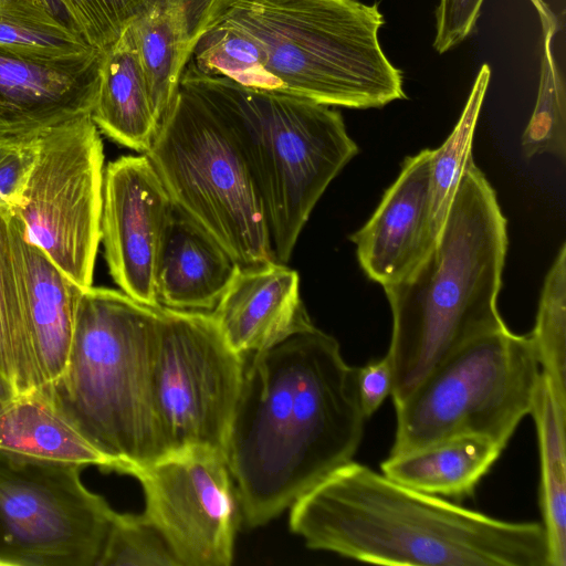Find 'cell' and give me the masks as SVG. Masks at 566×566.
<instances>
[{"mask_svg": "<svg viewBox=\"0 0 566 566\" xmlns=\"http://www.w3.org/2000/svg\"><path fill=\"white\" fill-rule=\"evenodd\" d=\"M357 368L313 324L244 356L224 458L242 522L262 526L353 461L364 437Z\"/></svg>", "mask_w": 566, "mask_h": 566, "instance_id": "6da1fadb", "label": "cell"}, {"mask_svg": "<svg viewBox=\"0 0 566 566\" xmlns=\"http://www.w3.org/2000/svg\"><path fill=\"white\" fill-rule=\"evenodd\" d=\"M378 3L224 0L186 66L241 86L348 108L406 98L386 56Z\"/></svg>", "mask_w": 566, "mask_h": 566, "instance_id": "7a4b0ae2", "label": "cell"}, {"mask_svg": "<svg viewBox=\"0 0 566 566\" xmlns=\"http://www.w3.org/2000/svg\"><path fill=\"white\" fill-rule=\"evenodd\" d=\"M308 548L379 565L551 566L543 524L502 521L350 461L291 506Z\"/></svg>", "mask_w": 566, "mask_h": 566, "instance_id": "3957f363", "label": "cell"}, {"mask_svg": "<svg viewBox=\"0 0 566 566\" xmlns=\"http://www.w3.org/2000/svg\"><path fill=\"white\" fill-rule=\"evenodd\" d=\"M507 250L496 193L470 159L436 244L405 279L384 287L392 315L394 403L470 340L506 328L497 295Z\"/></svg>", "mask_w": 566, "mask_h": 566, "instance_id": "277c9868", "label": "cell"}, {"mask_svg": "<svg viewBox=\"0 0 566 566\" xmlns=\"http://www.w3.org/2000/svg\"><path fill=\"white\" fill-rule=\"evenodd\" d=\"M158 327L159 307L82 291L65 366L40 389L124 474L167 454L154 392Z\"/></svg>", "mask_w": 566, "mask_h": 566, "instance_id": "5b68a950", "label": "cell"}, {"mask_svg": "<svg viewBox=\"0 0 566 566\" xmlns=\"http://www.w3.org/2000/svg\"><path fill=\"white\" fill-rule=\"evenodd\" d=\"M180 84L209 101L228 125L259 189L275 259L286 263L315 205L358 153L342 114L186 70Z\"/></svg>", "mask_w": 566, "mask_h": 566, "instance_id": "8992f818", "label": "cell"}, {"mask_svg": "<svg viewBox=\"0 0 566 566\" xmlns=\"http://www.w3.org/2000/svg\"><path fill=\"white\" fill-rule=\"evenodd\" d=\"M145 155L175 209L240 268L276 261L251 170L224 119L202 95L180 84Z\"/></svg>", "mask_w": 566, "mask_h": 566, "instance_id": "52a82bcc", "label": "cell"}, {"mask_svg": "<svg viewBox=\"0 0 566 566\" xmlns=\"http://www.w3.org/2000/svg\"><path fill=\"white\" fill-rule=\"evenodd\" d=\"M541 377L530 334L481 335L434 368L396 408L389 455L458 436H484L504 449L531 415Z\"/></svg>", "mask_w": 566, "mask_h": 566, "instance_id": "ba28073f", "label": "cell"}, {"mask_svg": "<svg viewBox=\"0 0 566 566\" xmlns=\"http://www.w3.org/2000/svg\"><path fill=\"white\" fill-rule=\"evenodd\" d=\"M83 468L0 449V566H97L116 512Z\"/></svg>", "mask_w": 566, "mask_h": 566, "instance_id": "9c48e42d", "label": "cell"}, {"mask_svg": "<svg viewBox=\"0 0 566 566\" xmlns=\"http://www.w3.org/2000/svg\"><path fill=\"white\" fill-rule=\"evenodd\" d=\"M104 148L91 114L41 133L34 166L14 212L27 238L82 290L92 286L101 242Z\"/></svg>", "mask_w": 566, "mask_h": 566, "instance_id": "30bf717a", "label": "cell"}, {"mask_svg": "<svg viewBox=\"0 0 566 566\" xmlns=\"http://www.w3.org/2000/svg\"><path fill=\"white\" fill-rule=\"evenodd\" d=\"M243 370L210 312L159 307L154 392L167 454L224 452Z\"/></svg>", "mask_w": 566, "mask_h": 566, "instance_id": "8fae6325", "label": "cell"}, {"mask_svg": "<svg viewBox=\"0 0 566 566\" xmlns=\"http://www.w3.org/2000/svg\"><path fill=\"white\" fill-rule=\"evenodd\" d=\"M130 475L142 484L144 514L163 533L180 566L232 564L242 512L222 452H170Z\"/></svg>", "mask_w": 566, "mask_h": 566, "instance_id": "7c38bea8", "label": "cell"}, {"mask_svg": "<svg viewBox=\"0 0 566 566\" xmlns=\"http://www.w3.org/2000/svg\"><path fill=\"white\" fill-rule=\"evenodd\" d=\"M174 205L145 154L104 169L101 241L109 274L135 301L160 307L156 275Z\"/></svg>", "mask_w": 566, "mask_h": 566, "instance_id": "4fadbf2b", "label": "cell"}, {"mask_svg": "<svg viewBox=\"0 0 566 566\" xmlns=\"http://www.w3.org/2000/svg\"><path fill=\"white\" fill-rule=\"evenodd\" d=\"M103 53L65 61L25 57L0 48V134L35 135L91 114Z\"/></svg>", "mask_w": 566, "mask_h": 566, "instance_id": "5bb4252c", "label": "cell"}, {"mask_svg": "<svg viewBox=\"0 0 566 566\" xmlns=\"http://www.w3.org/2000/svg\"><path fill=\"white\" fill-rule=\"evenodd\" d=\"M432 149L407 157L369 220L349 239L366 275L382 287L409 275L436 244L430 223Z\"/></svg>", "mask_w": 566, "mask_h": 566, "instance_id": "9a60e30c", "label": "cell"}, {"mask_svg": "<svg viewBox=\"0 0 566 566\" xmlns=\"http://www.w3.org/2000/svg\"><path fill=\"white\" fill-rule=\"evenodd\" d=\"M210 313L242 356L313 324L301 300L298 273L279 261L240 268Z\"/></svg>", "mask_w": 566, "mask_h": 566, "instance_id": "2e32d148", "label": "cell"}, {"mask_svg": "<svg viewBox=\"0 0 566 566\" xmlns=\"http://www.w3.org/2000/svg\"><path fill=\"white\" fill-rule=\"evenodd\" d=\"M13 234L27 296V323L36 390L62 373L73 335L82 290L25 235V227L12 211Z\"/></svg>", "mask_w": 566, "mask_h": 566, "instance_id": "e0dca14e", "label": "cell"}, {"mask_svg": "<svg viewBox=\"0 0 566 566\" xmlns=\"http://www.w3.org/2000/svg\"><path fill=\"white\" fill-rule=\"evenodd\" d=\"M224 0H149L129 25L160 125L201 34Z\"/></svg>", "mask_w": 566, "mask_h": 566, "instance_id": "ac0fdd59", "label": "cell"}, {"mask_svg": "<svg viewBox=\"0 0 566 566\" xmlns=\"http://www.w3.org/2000/svg\"><path fill=\"white\" fill-rule=\"evenodd\" d=\"M239 269L213 238L175 209L157 266L158 303L212 312Z\"/></svg>", "mask_w": 566, "mask_h": 566, "instance_id": "d6986e66", "label": "cell"}, {"mask_svg": "<svg viewBox=\"0 0 566 566\" xmlns=\"http://www.w3.org/2000/svg\"><path fill=\"white\" fill-rule=\"evenodd\" d=\"M91 118L113 142L145 154L159 124L155 117L144 69L128 29L103 53L99 84Z\"/></svg>", "mask_w": 566, "mask_h": 566, "instance_id": "ffe728a7", "label": "cell"}, {"mask_svg": "<svg viewBox=\"0 0 566 566\" xmlns=\"http://www.w3.org/2000/svg\"><path fill=\"white\" fill-rule=\"evenodd\" d=\"M0 449L120 473L119 465L94 447L41 390L11 395L0 402Z\"/></svg>", "mask_w": 566, "mask_h": 566, "instance_id": "44dd1931", "label": "cell"}, {"mask_svg": "<svg viewBox=\"0 0 566 566\" xmlns=\"http://www.w3.org/2000/svg\"><path fill=\"white\" fill-rule=\"evenodd\" d=\"M503 450L484 436H458L389 455L380 468L387 478L416 491L462 500L474 494Z\"/></svg>", "mask_w": 566, "mask_h": 566, "instance_id": "7402d4cb", "label": "cell"}, {"mask_svg": "<svg viewBox=\"0 0 566 566\" xmlns=\"http://www.w3.org/2000/svg\"><path fill=\"white\" fill-rule=\"evenodd\" d=\"M531 416L534 419L539 459V505L551 566L566 565V406L562 405L541 374Z\"/></svg>", "mask_w": 566, "mask_h": 566, "instance_id": "603a6c76", "label": "cell"}, {"mask_svg": "<svg viewBox=\"0 0 566 566\" xmlns=\"http://www.w3.org/2000/svg\"><path fill=\"white\" fill-rule=\"evenodd\" d=\"M12 210L0 202V377L13 395L36 390L27 296L12 229Z\"/></svg>", "mask_w": 566, "mask_h": 566, "instance_id": "cb8c5ba5", "label": "cell"}, {"mask_svg": "<svg viewBox=\"0 0 566 566\" xmlns=\"http://www.w3.org/2000/svg\"><path fill=\"white\" fill-rule=\"evenodd\" d=\"M0 48L42 61L73 60L97 51L48 0H0Z\"/></svg>", "mask_w": 566, "mask_h": 566, "instance_id": "d4e9b609", "label": "cell"}, {"mask_svg": "<svg viewBox=\"0 0 566 566\" xmlns=\"http://www.w3.org/2000/svg\"><path fill=\"white\" fill-rule=\"evenodd\" d=\"M490 66L483 64L472 86L465 107L446 142L431 153L430 223L437 239L469 160L473 133L490 82Z\"/></svg>", "mask_w": 566, "mask_h": 566, "instance_id": "484cf974", "label": "cell"}, {"mask_svg": "<svg viewBox=\"0 0 566 566\" xmlns=\"http://www.w3.org/2000/svg\"><path fill=\"white\" fill-rule=\"evenodd\" d=\"M541 374L566 406V245L562 244L543 284L536 322L530 333Z\"/></svg>", "mask_w": 566, "mask_h": 566, "instance_id": "4316f807", "label": "cell"}, {"mask_svg": "<svg viewBox=\"0 0 566 566\" xmlns=\"http://www.w3.org/2000/svg\"><path fill=\"white\" fill-rule=\"evenodd\" d=\"M545 32L544 56L534 112L522 136L526 158L551 154L564 160L566 155L565 87L551 51L556 30L554 15L541 19Z\"/></svg>", "mask_w": 566, "mask_h": 566, "instance_id": "83f0119b", "label": "cell"}, {"mask_svg": "<svg viewBox=\"0 0 566 566\" xmlns=\"http://www.w3.org/2000/svg\"><path fill=\"white\" fill-rule=\"evenodd\" d=\"M180 566L158 527L143 513H115L97 566Z\"/></svg>", "mask_w": 566, "mask_h": 566, "instance_id": "f1b7e54d", "label": "cell"}, {"mask_svg": "<svg viewBox=\"0 0 566 566\" xmlns=\"http://www.w3.org/2000/svg\"><path fill=\"white\" fill-rule=\"evenodd\" d=\"M64 20L93 49H111L149 0H54Z\"/></svg>", "mask_w": 566, "mask_h": 566, "instance_id": "f546056e", "label": "cell"}, {"mask_svg": "<svg viewBox=\"0 0 566 566\" xmlns=\"http://www.w3.org/2000/svg\"><path fill=\"white\" fill-rule=\"evenodd\" d=\"M41 134H0V202L15 211L22 206L27 181L34 166Z\"/></svg>", "mask_w": 566, "mask_h": 566, "instance_id": "4dcf8cb0", "label": "cell"}, {"mask_svg": "<svg viewBox=\"0 0 566 566\" xmlns=\"http://www.w3.org/2000/svg\"><path fill=\"white\" fill-rule=\"evenodd\" d=\"M484 0H440L436 11L433 48L440 54L454 48L474 30Z\"/></svg>", "mask_w": 566, "mask_h": 566, "instance_id": "1f68e13d", "label": "cell"}, {"mask_svg": "<svg viewBox=\"0 0 566 566\" xmlns=\"http://www.w3.org/2000/svg\"><path fill=\"white\" fill-rule=\"evenodd\" d=\"M392 389V367L388 356L357 368L358 400L365 418L371 417Z\"/></svg>", "mask_w": 566, "mask_h": 566, "instance_id": "d6a6232c", "label": "cell"}, {"mask_svg": "<svg viewBox=\"0 0 566 566\" xmlns=\"http://www.w3.org/2000/svg\"><path fill=\"white\" fill-rule=\"evenodd\" d=\"M13 395L8 384L0 377V402Z\"/></svg>", "mask_w": 566, "mask_h": 566, "instance_id": "836d02e7", "label": "cell"}]
</instances>
